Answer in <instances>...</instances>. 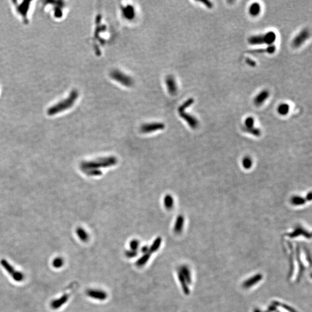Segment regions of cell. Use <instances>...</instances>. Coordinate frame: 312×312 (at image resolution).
I'll return each mask as SVG.
<instances>
[{"mask_svg":"<svg viewBox=\"0 0 312 312\" xmlns=\"http://www.w3.org/2000/svg\"><path fill=\"white\" fill-rule=\"evenodd\" d=\"M118 159L114 156L101 157L95 160L90 161H84L81 164V168L99 169L108 168L116 165Z\"/></svg>","mask_w":312,"mask_h":312,"instance_id":"cell-1","label":"cell"},{"mask_svg":"<svg viewBox=\"0 0 312 312\" xmlns=\"http://www.w3.org/2000/svg\"><path fill=\"white\" fill-rule=\"evenodd\" d=\"M277 36L274 31H269L265 34L251 36L248 39V42L251 45H260L266 44L272 45L276 40Z\"/></svg>","mask_w":312,"mask_h":312,"instance_id":"cell-2","label":"cell"},{"mask_svg":"<svg viewBox=\"0 0 312 312\" xmlns=\"http://www.w3.org/2000/svg\"><path fill=\"white\" fill-rule=\"evenodd\" d=\"M111 76L113 79L126 87H130L133 84V81L130 76L119 71L115 70L112 71L111 74Z\"/></svg>","mask_w":312,"mask_h":312,"instance_id":"cell-3","label":"cell"},{"mask_svg":"<svg viewBox=\"0 0 312 312\" xmlns=\"http://www.w3.org/2000/svg\"><path fill=\"white\" fill-rule=\"evenodd\" d=\"M1 264L3 266V267L8 272V274L12 277L13 279L16 281H22L24 279V275L19 271H15L12 266H11L9 263L5 260H2L1 261Z\"/></svg>","mask_w":312,"mask_h":312,"instance_id":"cell-4","label":"cell"},{"mask_svg":"<svg viewBox=\"0 0 312 312\" xmlns=\"http://www.w3.org/2000/svg\"><path fill=\"white\" fill-rule=\"evenodd\" d=\"M310 31L307 28H305L300 32V33L295 36L292 41V46L294 48H298L305 42L306 40L310 37Z\"/></svg>","mask_w":312,"mask_h":312,"instance_id":"cell-5","label":"cell"},{"mask_svg":"<svg viewBox=\"0 0 312 312\" xmlns=\"http://www.w3.org/2000/svg\"><path fill=\"white\" fill-rule=\"evenodd\" d=\"M165 128V125L161 123H151L144 124L141 127V131L142 133H150L154 131L161 130Z\"/></svg>","mask_w":312,"mask_h":312,"instance_id":"cell-6","label":"cell"},{"mask_svg":"<svg viewBox=\"0 0 312 312\" xmlns=\"http://www.w3.org/2000/svg\"><path fill=\"white\" fill-rule=\"evenodd\" d=\"M86 294L89 297L99 300H104L108 297L106 292L97 289H89L87 291Z\"/></svg>","mask_w":312,"mask_h":312,"instance_id":"cell-7","label":"cell"},{"mask_svg":"<svg viewBox=\"0 0 312 312\" xmlns=\"http://www.w3.org/2000/svg\"><path fill=\"white\" fill-rule=\"evenodd\" d=\"M179 113L180 116L187 122L191 128L194 129L197 128L198 126V121L193 116L185 112L184 111H180Z\"/></svg>","mask_w":312,"mask_h":312,"instance_id":"cell-8","label":"cell"},{"mask_svg":"<svg viewBox=\"0 0 312 312\" xmlns=\"http://www.w3.org/2000/svg\"><path fill=\"white\" fill-rule=\"evenodd\" d=\"M269 96V92L267 90H264L257 94L254 99V104L256 106H260L264 104Z\"/></svg>","mask_w":312,"mask_h":312,"instance_id":"cell-9","label":"cell"},{"mask_svg":"<svg viewBox=\"0 0 312 312\" xmlns=\"http://www.w3.org/2000/svg\"><path fill=\"white\" fill-rule=\"evenodd\" d=\"M166 85L169 93L172 95L177 93L178 87L175 79L172 76H168L166 80Z\"/></svg>","mask_w":312,"mask_h":312,"instance_id":"cell-10","label":"cell"},{"mask_svg":"<svg viewBox=\"0 0 312 312\" xmlns=\"http://www.w3.org/2000/svg\"><path fill=\"white\" fill-rule=\"evenodd\" d=\"M262 279V275L261 274H257L251 277L248 280L245 281L243 284V287L245 288H249L258 283Z\"/></svg>","mask_w":312,"mask_h":312,"instance_id":"cell-11","label":"cell"},{"mask_svg":"<svg viewBox=\"0 0 312 312\" xmlns=\"http://www.w3.org/2000/svg\"><path fill=\"white\" fill-rule=\"evenodd\" d=\"M69 295L65 294L62 295L61 298L57 300H54L51 302L50 306L52 309H57L62 306L64 304H65L68 300Z\"/></svg>","mask_w":312,"mask_h":312,"instance_id":"cell-12","label":"cell"},{"mask_svg":"<svg viewBox=\"0 0 312 312\" xmlns=\"http://www.w3.org/2000/svg\"><path fill=\"white\" fill-rule=\"evenodd\" d=\"M261 5L258 2H253L251 4L249 8L250 15L252 17H256L260 15L261 11Z\"/></svg>","mask_w":312,"mask_h":312,"instance_id":"cell-13","label":"cell"},{"mask_svg":"<svg viewBox=\"0 0 312 312\" xmlns=\"http://www.w3.org/2000/svg\"><path fill=\"white\" fill-rule=\"evenodd\" d=\"M184 222V218L183 216L179 215L177 217L176 221H175V226H174V232L176 234H179L181 233L182 230L183 228Z\"/></svg>","mask_w":312,"mask_h":312,"instance_id":"cell-14","label":"cell"},{"mask_svg":"<svg viewBox=\"0 0 312 312\" xmlns=\"http://www.w3.org/2000/svg\"><path fill=\"white\" fill-rule=\"evenodd\" d=\"M276 49V48L275 45H270L268 46L265 49H255V50H250L248 52L250 53H268V54H273L274 53Z\"/></svg>","mask_w":312,"mask_h":312,"instance_id":"cell-15","label":"cell"},{"mask_svg":"<svg viewBox=\"0 0 312 312\" xmlns=\"http://www.w3.org/2000/svg\"><path fill=\"white\" fill-rule=\"evenodd\" d=\"M122 12L125 18L128 20H132L135 16V10L133 6L128 5L122 9Z\"/></svg>","mask_w":312,"mask_h":312,"instance_id":"cell-16","label":"cell"},{"mask_svg":"<svg viewBox=\"0 0 312 312\" xmlns=\"http://www.w3.org/2000/svg\"><path fill=\"white\" fill-rule=\"evenodd\" d=\"M181 273V274L184 276V279L187 282L188 284H190L191 283V272L189 268L186 265L181 266V267L179 270Z\"/></svg>","mask_w":312,"mask_h":312,"instance_id":"cell-17","label":"cell"},{"mask_svg":"<svg viewBox=\"0 0 312 312\" xmlns=\"http://www.w3.org/2000/svg\"><path fill=\"white\" fill-rule=\"evenodd\" d=\"M178 278L180 281V283H181V284L184 293L186 295H188L190 293V290L188 286V283H187V281L179 271L178 272Z\"/></svg>","mask_w":312,"mask_h":312,"instance_id":"cell-18","label":"cell"},{"mask_svg":"<svg viewBox=\"0 0 312 312\" xmlns=\"http://www.w3.org/2000/svg\"><path fill=\"white\" fill-rule=\"evenodd\" d=\"M164 205L168 210H171L172 209L174 206V200L171 195L167 194L164 197Z\"/></svg>","mask_w":312,"mask_h":312,"instance_id":"cell-19","label":"cell"},{"mask_svg":"<svg viewBox=\"0 0 312 312\" xmlns=\"http://www.w3.org/2000/svg\"><path fill=\"white\" fill-rule=\"evenodd\" d=\"M82 172L90 176H98L102 175V171L99 169L81 168Z\"/></svg>","mask_w":312,"mask_h":312,"instance_id":"cell-20","label":"cell"},{"mask_svg":"<svg viewBox=\"0 0 312 312\" xmlns=\"http://www.w3.org/2000/svg\"><path fill=\"white\" fill-rule=\"evenodd\" d=\"M277 111L281 116H286L289 113L290 106L286 103H282L277 107Z\"/></svg>","mask_w":312,"mask_h":312,"instance_id":"cell-21","label":"cell"},{"mask_svg":"<svg viewBox=\"0 0 312 312\" xmlns=\"http://www.w3.org/2000/svg\"><path fill=\"white\" fill-rule=\"evenodd\" d=\"M161 242H162V239L161 237H158L156 238L149 249V252L150 253V254L151 253L156 252L158 250L161 246Z\"/></svg>","mask_w":312,"mask_h":312,"instance_id":"cell-22","label":"cell"},{"mask_svg":"<svg viewBox=\"0 0 312 312\" xmlns=\"http://www.w3.org/2000/svg\"><path fill=\"white\" fill-rule=\"evenodd\" d=\"M76 233L79 239L83 242H88L89 239V236L88 232L81 228H78L76 230Z\"/></svg>","mask_w":312,"mask_h":312,"instance_id":"cell-23","label":"cell"},{"mask_svg":"<svg viewBox=\"0 0 312 312\" xmlns=\"http://www.w3.org/2000/svg\"><path fill=\"white\" fill-rule=\"evenodd\" d=\"M150 256H151V254L149 252H148L146 254H144L143 256H142L136 262V265L138 267H143L149 261Z\"/></svg>","mask_w":312,"mask_h":312,"instance_id":"cell-24","label":"cell"},{"mask_svg":"<svg viewBox=\"0 0 312 312\" xmlns=\"http://www.w3.org/2000/svg\"><path fill=\"white\" fill-rule=\"evenodd\" d=\"M300 235H304L306 236V237H310V235L308 232L304 230L302 228H298L296 230L294 231L293 233L290 234V237H296L299 236Z\"/></svg>","mask_w":312,"mask_h":312,"instance_id":"cell-25","label":"cell"},{"mask_svg":"<svg viewBox=\"0 0 312 312\" xmlns=\"http://www.w3.org/2000/svg\"><path fill=\"white\" fill-rule=\"evenodd\" d=\"M254 119L252 117H248L247 118L245 121H244V130H248L254 128Z\"/></svg>","mask_w":312,"mask_h":312,"instance_id":"cell-26","label":"cell"},{"mask_svg":"<svg viewBox=\"0 0 312 312\" xmlns=\"http://www.w3.org/2000/svg\"><path fill=\"white\" fill-rule=\"evenodd\" d=\"M291 202L294 205H301L306 202V200L300 196H295L292 198Z\"/></svg>","mask_w":312,"mask_h":312,"instance_id":"cell-27","label":"cell"},{"mask_svg":"<svg viewBox=\"0 0 312 312\" xmlns=\"http://www.w3.org/2000/svg\"><path fill=\"white\" fill-rule=\"evenodd\" d=\"M194 102V101L193 98H192L188 99L181 105V106L179 108V109H178L179 112L184 111L186 109H187L188 107H189L191 105H192L193 104Z\"/></svg>","mask_w":312,"mask_h":312,"instance_id":"cell-28","label":"cell"},{"mask_svg":"<svg viewBox=\"0 0 312 312\" xmlns=\"http://www.w3.org/2000/svg\"><path fill=\"white\" fill-rule=\"evenodd\" d=\"M53 266L56 268H60L64 264V260L61 257H57L53 261Z\"/></svg>","mask_w":312,"mask_h":312,"instance_id":"cell-29","label":"cell"},{"mask_svg":"<svg viewBox=\"0 0 312 312\" xmlns=\"http://www.w3.org/2000/svg\"><path fill=\"white\" fill-rule=\"evenodd\" d=\"M252 164H253L252 160L250 157H246L245 158H244V160L242 161V165L244 168H250L252 166Z\"/></svg>","mask_w":312,"mask_h":312,"instance_id":"cell-30","label":"cell"},{"mask_svg":"<svg viewBox=\"0 0 312 312\" xmlns=\"http://www.w3.org/2000/svg\"><path fill=\"white\" fill-rule=\"evenodd\" d=\"M139 246V242L137 239H133L130 242V247L131 250L137 251Z\"/></svg>","mask_w":312,"mask_h":312,"instance_id":"cell-31","label":"cell"},{"mask_svg":"<svg viewBox=\"0 0 312 312\" xmlns=\"http://www.w3.org/2000/svg\"><path fill=\"white\" fill-rule=\"evenodd\" d=\"M274 304H275V305H276V306L279 305V306H281L283 308H284L286 310H287V311H288L289 312H297L292 307H291L290 306H287V305H285V304H281V303L278 302H275Z\"/></svg>","mask_w":312,"mask_h":312,"instance_id":"cell-32","label":"cell"},{"mask_svg":"<svg viewBox=\"0 0 312 312\" xmlns=\"http://www.w3.org/2000/svg\"><path fill=\"white\" fill-rule=\"evenodd\" d=\"M137 251H133V250H128L125 252V256L128 258H132L137 256Z\"/></svg>","mask_w":312,"mask_h":312,"instance_id":"cell-33","label":"cell"},{"mask_svg":"<svg viewBox=\"0 0 312 312\" xmlns=\"http://www.w3.org/2000/svg\"><path fill=\"white\" fill-rule=\"evenodd\" d=\"M245 61L246 62V64H247L250 67H254L256 66V62L255 61H254L253 60L251 59L249 57H247L245 59Z\"/></svg>","mask_w":312,"mask_h":312,"instance_id":"cell-34","label":"cell"},{"mask_svg":"<svg viewBox=\"0 0 312 312\" xmlns=\"http://www.w3.org/2000/svg\"><path fill=\"white\" fill-rule=\"evenodd\" d=\"M200 2L203 3L207 8L211 9V8H212L213 6L212 2L211 1H200Z\"/></svg>","mask_w":312,"mask_h":312,"instance_id":"cell-35","label":"cell"},{"mask_svg":"<svg viewBox=\"0 0 312 312\" xmlns=\"http://www.w3.org/2000/svg\"><path fill=\"white\" fill-rule=\"evenodd\" d=\"M149 248L148 246H144V247L142 248V253H144V254H146V253H148V252H149Z\"/></svg>","mask_w":312,"mask_h":312,"instance_id":"cell-36","label":"cell"},{"mask_svg":"<svg viewBox=\"0 0 312 312\" xmlns=\"http://www.w3.org/2000/svg\"><path fill=\"white\" fill-rule=\"evenodd\" d=\"M306 199L308 201H310L312 200V193H309L307 195Z\"/></svg>","mask_w":312,"mask_h":312,"instance_id":"cell-37","label":"cell"},{"mask_svg":"<svg viewBox=\"0 0 312 312\" xmlns=\"http://www.w3.org/2000/svg\"><path fill=\"white\" fill-rule=\"evenodd\" d=\"M255 312H260V311H259V310H256V311H255Z\"/></svg>","mask_w":312,"mask_h":312,"instance_id":"cell-38","label":"cell"}]
</instances>
